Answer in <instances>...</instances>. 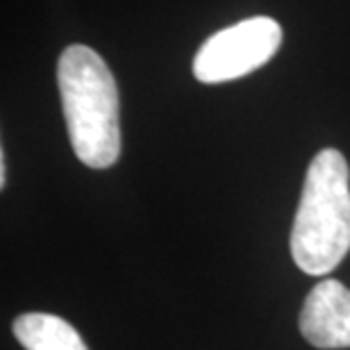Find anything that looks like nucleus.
Listing matches in <instances>:
<instances>
[{"label":"nucleus","mask_w":350,"mask_h":350,"mask_svg":"<svg viewBox=\"0 0 350 350\" xmlns=\"http://www.w3.org/2000/svg\"><path fill=\"white\" fill-rule=\"evenodd\" d=\"M57 85L75 157L89 169H109L121 157V121L107 62L89 46H68L59 55Z\"/></svg>","instance_id":"f257e3e1"},{"label":"nucleus","mask_w":350,"mask_h":350,"mask_svg":"<svg viewBox=\"0 0 350 350\" xmlns=\"http://www.w3.org/2000/svg\"><path fill=\"white\" fill-rule=\"evenodd\" d=\"M350 250V169L337 148L321 150L305 175L291 228V257L307 275H327Z\"/></svg>","instance_id":"f03ea898"},{"label":"nucleus","mask_w":350,"mask_h":350,"mask_svg":"<svg viewBox=\"0 0 350 350\" xmlns=\"http://www.w3.org/2000/svg\"><path fill=\"white\" fill-rule=\"evenodd\" d=\"M282 46V27L271 16H253L219 30L198 48L193 75L205 85L230 82L257 71Z\"/></svg>","instance_id":"7ed1b4c3"},{"label":"nucleus","mask_w":350,"mask_h":350,"mask_svg":"<svg viewBox=\"0 0 350 350\" xmlns=\"http://www.w3.org/2000/svg\"><path fill=\"white\" fill-rule=\"evenodd\" d=\"M298 325L312 346L350 348V289L339 280L319 282L305 298Z\"/></svg>","instance_id":"20e7f679"},{"label":"nucleus","mask_w":350,"mask_h":350,"mask_svg":"<svg viewBox=\"0 0 350 350\" xmlns=\"http://www.w3.org/2000/svg\"><path fill=\"white\" fill-rule=\"evenodd\" d=\"M14 337L25 350H89L68 321L44 312H27L14 321Z\"/></svg>","instance_id":"39448f33"},{"label":"nucleus","mask_w":350,"mask_h":350,"mask_svg":"<svg viewBox=\"0 0 350 350\" xmlns=\"http://www.w3.org/2000/svg\"><path fill=\"white\" fill-rule=\"evenodd\" d=\"M7 185V162H5V150L0 152V187Z\"/></svg>","instance_id":"423d86ee"}]
</instances>
